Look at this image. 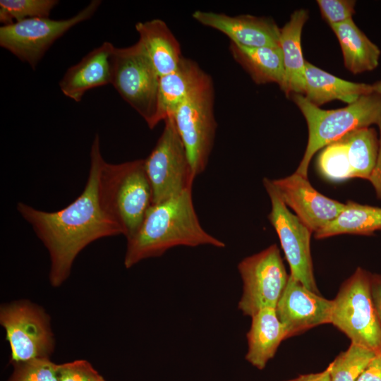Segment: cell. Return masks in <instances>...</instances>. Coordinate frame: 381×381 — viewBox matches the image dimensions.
<instances>
[{
    "instance_id": "obj_1",
    "label": "cell",
    "mask_w": 381,
    "mask_h": 381,
    "mask_svg": "<svg viewBox=\"0 0 381 381\" xmlns=\"http://www.w3.org/2000/svg\"><path fill=\"white\" fill-rule=\"evenodd\" d=\"M104 162L96 134L90 150V167L83 192L71 203L55 212L37 210L19 202L17 210L32 227L47 249L52 286H60L69 277L78 254L95 241L123 235L121 228L102 209L98 195L99 178Z\"/></svg>"
},
{
    "instance_id": "obj_2",
    "label": "cell",
    "mask_w": 381,
    "mask_h": 381,
    "mask_svg": "<svg viewBox=\"0 0 381 381\" xmlns=\"http://www.w3.org/2000/svg\"><path fill=\"white\" fill-rule=\"evenodd\" d=\"M126 240L124 265L127 269L143 260L161 256L176 246H226L201 226L194 208L192 189L152 205L138 230Z\"/></svg>"
},
{
    "instance_id": "obj_3",
    "label": "cell",
    "mask_w": 381,
    "mask_h": 381,
    "mask_svg": "<svg viewBox=\"0 0 381 381\" xmlns=\"http://www.w3.org/2000/svg\"><path fill=\"white\" fill-rule=\"evenodd\" d=\"M98 195L109 217L129 238L140 226L152 205V191L144 168V159L120 164L103 162Z\"/></svg>"
},
{
    "instance_id": "obj_4",
    "label": "cell",
    "mask_w": 381,
    "mask_h": 381,
    "mask_svg": "<svg viewBox=\"0 0 381 381\" xmlns=\"http://www.w3.org/2000/svg\"><path fill=\"white\" fill-rule=\"evenodd\" d=\"M305 117L308 140L303 157L295 172L308 178L310 160L315 152L352 131L370 127L381 120V96L373 92L359 97L346 107L324 110L301 94L291 96Z\"/></svg>"
},
{
    "instance_id": "obj_5",
    "label": "cell",
    "mask_w": 381,
    "mask_h": 381,
    "mask_svg": "<svg viewBox=\"0 0 381 381\" xmlns=\"http://www.w3.org/2000/svg\"><path fill=\"white\" fill-rule=\"evenodd\" d=\"M111 85L121 97L154 128L161 121L159 81L151 61L140 44L114 47L111 55Z\"/></svg>"
},
{
    "instance_id": "obj_6",
    "label": "cell",
    "mask_w": 381,
    "mask_h": 381,
    "mask_svg": "<svg viewBox=\"0 0 381 381\" xmlns=\"http://www.w3.org/2000/svg\"><path fill=\"white\" fill-rule=\"evenodd\" d=\"M371 274L361 267L341 286L333 299L331 324L352 343L381 352V326L370 292Z\"/></svg>"
},
{
    "instance_id": "obj_7",
    "label": "cell",
    "mask_w": 381,
    "mask_h": 381,
    "mask_svg": "<svg viewBox=\"0 0 381 381\" xmlns=\"http://www.w3.org/2000/svg\"><path fill=\"white\" fill-rule=\"evenodd\" d=\"M171 117L196 177L207 167L217 128L214 87L210 75L184 99Z\"/></svg>"
},
{
    "instance_id": "obj_8",
    "label": "cell",
    "mask_w": 381,
    "mask_h": 381,
    "mask_svg": "<svg viewBox=\"0 0 381 381\" xmlns=\"http://www.w3.org/2000/svg\"><path fill=\"white\" fill-rule=\"evenodd\" d=\"M146 159L144 168L152 191V205L192 189L193 174L187 152L171 116Z\"/></svg>"
},
{
    "instance_id": "obj_9",
    "label": "cell",
    "mask_w": 381,
    "mask_h": 381,
    "mask_svg": "<svg viewBox=\"0 0 381 381\" xmlns=\"http://www.w3.org/2000/svg\"><path fill=\"white\" fill-rule=\"evenodd\" d=\"M0 323L6 331L13 365L35 358H49L54 339L44 310L28 301L4 304L0 308Z\"/></svg>"
},
{
    "instance_id": "obj_10",
    "label": "cell",
    "mask_w": 381,
    "mask_h": 381,
    "mask_svg": "<svg viewBox=\"0 0 381 381\" xmlns=\"http://www.w3.org/2000/svg\"><path fill=\"white\" fill-rule=\"evenodd\" d=\"M101 1L93 0L76 15L67 19L34 18L2 25L0 45L33 69L56 40L71 28L90 19Z\"/></svg>"
},
{
    "instance_id": "obj_11",
    "label": "cell",
    "mask_w": 381,
    "mask_h": 381,
    "mask_svg": "<svg viewBox=\"0 0 381 381\" xmlns=\"http://www.w3.org/2000/svg\"><path fill=\"white\" fill-rule=\"evenodd\" d=\"M243 293L238 303L246 316L253 317L264 308H275L289 276L276 244L246 257L238 265Z\"/></svg>"
},
{
    "instance_id": "obj_12",
    "label": "cell",
    "mask_w": 381,
    "mask_h": 381,
    "mask_svg": "<svg viewBox=\"0 0 381 381\" xmlns=\"http://www.w3.org/2000/svg\"><path fill=\"white\" fill-rule=\"evenodd\" d=\"M263 185L271 202L268 219L275 229L286 259L290 275L311 291L319 294L313 273L310 253L313 233L292 214L279 197L272 180L264 178Z\"/></svg>"
},
{
    "instance_id": "obj_13",
    "label": "cell",
    "mask_w": 381,
    "mask_h": 381,
    "mask_svg": "<svg viewBox=\"0 0 381 381\" xmlns=\"http://www.w3.org/2000/svg\"><path fill=\"white\" fill-rule=\"evenodd\" d=\"M272 183L284 204L295 212L312 232L324 228L345 207V203L321 194L312 186L308 178L296 172L272 180Z\"/></svg>"
},
{
    "instance_id": "obj_14",
    "label": "cell",
    "mask_w": 381,
    "mask_h": 381,
    "mask_svg": "<svg viewBox=\"0 0 381 381\" xmlns=\"http://www.w3.org/2000/svg\"><path fill=\"white\" fill-rule=\"evenodd\" d=\"M333 300L314 293L290 274L275 308L286 339L320 325L331 323Z\"/></svg>"
},
{
    "instance_id": "obj_15",
    "label": "cell",
    "mask_w": 381,
    "mask_h": 381,
    "mask_svg": "<svg viewBox=\"0 0 381 381\" xmlns=\"http://www.w3.org/2000/svg\"><path fill=\"white\" fill-rule=\"evenodd\" d=\"M193 17L200 24L224 33L231 42L248 47H279L280 29L270 18L203 11H195Z\"/></svg>"
},
{
    "instance_id": "obj_16",
    "label": "cell",
    "mask_w": 381,
    "mask_h": 381,
    "mask_svg": "<svg viewBox=\"0 0 381 381\" xmlns=\"http://www.w3.org/2000/svg\"><path fill=\"white\" fill-rule=\"evenodd\" d=\"M114 47L111 42H104L70 67L59 82L63 94L80 102L87 91L111 84Z\"/></svg>"
},
{
    "instance_id": "obj_17",
    "label": "cell",
    "mask_w": 381,
    "mask_h": 381,
    "mask_svg": "<svg viewBox=\"0 0 381 381\" xmlns=\"http://www.w3.org/2000/svg\"><path fill=\"white\" fill-rule=\"evenodd\" d=\"M308 18L305 9L295 11L280 29L279 47L284 66V80L280 86L287 97L303 95L305 84V62L301 39L303 25Z\"/></svg>"
},
{
    "instance_id": "obj_18",
    "label": "cell",
    "mask_w": 381,
    "mask_h": 381,
    "mask_svg": "<svg viewBox=\"0 0 381 381\" xmlns=\"http://www.w3.org/2000/svg\"><path fill=\"white\" fill-rule=\"evenodd\" d=\"M373 92L372 85L343 80L308 61L305 62L303 95L308 101L318 107L334 99L350 104L361 96Z\"/></svg>"
},
{
    "instance_id": "obj_19",
    "label": "cell",
    "mask_w": 381,
    "mask_h": 381,
    "mask_svg": "<svg viewBox=\"0 0 381 381\" xmlns=\"http://www.w3.org/2000/svg\"><path fill=\"white\" fill-rule=\"evenodd\" d=\"M138 42L160 76L174 71L181 58L179 42L167 25L160 19L139 22L135 25Z\"/></svg>"
},
{
    "instance_id": "obj_20",
    "label": "cell",
    "mask_w": 381,
    "mask_h": 381,
    "mask_svg": "<svg viewBox=\"0 0 381 381\" xmlns=\"http://www.w3.org/2000/svg\"><path fill=\"white\" fill-rule=\"evenodd\" d=\"M246 337V361L259 370L265 368L275 355L280 343L286 339V329L275 308H264L253 317Z\"/></svg>"
},
{
    "instance_id": "obj_21",
    "label": "cell",
    "mask_w": 381,
    "mask_h": 381,
    "mask_svg": "<svg viewBox=\"0 0 381 381\" xmlns=\"http://www.w3.org/2000/svg\"><path fill=\"white\" fill-rule=\"evenodd\" d=\"M207 75L195 61L182 57L174 71L160 76L159 108L161 121L172 116L179 104Z\"/></svg>"
},
{
    "instance_id": "obj_22",
    "label": "cell",
    "mask_w": 381,
    "mask_h": 381,
    "mask_svg": "<svg viewBox=\"0 0 381 381\" xmlns=\"http://www.w3.org/2000/svg\"><path fill=\"white\" fill-rule=\"evenodd\" d=\"M330 27L339 42L344 66L349 71L357 74L373 71L378 66L380 49L352 18Z\"/></svg>"
},
{
    "instance_id": "obj_23",
    "label": "cell",
    "mask_w": 381,
    "mask_h": 381,
    "mask_svg": "<svg viewBox=\"0 0 381 381\" xmlns=\"http://www.w3.org/2000/svg\"><path fill=\"white\" fill-rule=\"evenodd\" d=\"M229 50L255 83L282 85L284 66L280 47H248L230 42Z\"/></svg>"
},
{
    "instance_id": "obj_24",
    "label": "cell",
    "mask_w": 381,
    "mask_h": 381,
    "mask_svg": "<svg viewBox=\"0 0 381 381\" xmlns=\"http://www.w3.org/2000/svg\"><path fill=\"white\" fill-rule=\"evenodd\" d=\"M378 230H381V207L349 200L333 221L315 233V238L322 239L340 234L370 236Z\"/></svg>"
},
{
    "instance_id": "obj_25",
    "label": "cell",
    "mask_w": 381,
    "mask_h": 381,
    "mask_svg": "<svg viewBox=\"0 0 381 381\" xmlns=\"http://www.w3.org/2000/svg\"><path fill=\"white\" fill-rule=\"evenodd\" d=\"M341 139L346 145L353 178L368 180L375 165L379 148L375 129L371 127L358 128Z\"/></svg>"
},
{
    "instance_id": "obj_26",
    "label": "cell",
    "mask_w": 381,
    "mask_h": 381,
    "mask_svg": "<svg viewBox=\"0 0 381 381\" xmlns=\"http://www.w3.org/2000/svg\"><path fill=\"white\" fill-rule=\"evenodd\" d=\"M376 353L352 343L329 365L331 381H357Z\"/></svg>"
},
{
    "instance_id": "obj_27",
    "label": "cell",
    "mask_w": 381,
    "mask_h": 381,
    "mask_svg": "<svg viewBox=\"0 0 381 381\" xmlns=\"http://www.w3.org/2000/svg\"><path fill=\"white\" fill-rule=\"evenodd\" d=\"M320 173L331 181H343L353 179L346 145L341 138L325 147L318 158Z\"/></svg>"
},
{
    "instance_id": "obj_28",
    "label": "cell",
    "mask_w": 381,
    "mask_h": 381,
    "mask_svg": "<svg viewBox=\"0 0 381 381\" xmlns=\"http://www.w3.org/2000/svg\"><path fill=\"white\" fill-rule=\"evenodd\" d=\"M56 0H1L0 21L3 25L34 18H49Z\"/></svg>"
},
{
    "instance_id": "obj_29",
    "label": "cell",
    "mask_w": 381,
    "mask_h": 381,
    "mask_svg": "<svg viewBox=\"0 0 381 381\" xmlns=\"http://www.w3.org/2000/svg\"><path fill=\"white\" fill-rule=\"evenodd\" d=\"M8 381H59V365L49 358H35L13 365Z\"/></svg>"
},
{
    "instance_id": "obj_30",
    "label": "cell",
    "mask_w": 381,
    "mask_h": 381,
    "mask_svg": "<svg viewBox=\"0 0 381 381\" xmlns=\"http://www.w3.org/2000/svg\"><path fill=\"white\" fill-rule=\"evenodd\" d=\"M321 15L330 25L352 18L356 1L352 0H318Z\"/></svg>"
},
{
    "instance_id": "obj_31",
    "label": "cell",
    "mask_w": 381,
    "mask_h": 381,
    "mask_svg": "<svg viewBox=\"0 0 381 381\" xmlns=\"http://www.w3.org/2000/svg\"><path fill=\"white\" fill-rule=\"evenodd\" d=\"M102 376L85 360L59 365V381H100Z\"/></svg>"
},
{
    "instance_id": "obj_32",
    "label": "cell",
    "mask_w": 381,
    "mask_h": 381,
    "mask_svg": "<svg viewBox=\"0 0 381 381\" xmlns=\"http://www.w3.org/2000/svg\"><path fill=\"white\" fill-rule=\"evenodd\" d=\"M357 381H381V352L376 353Z\"/></svg>"
},
{
    "instance_id": "obj_33",
    "label": "cell",
    "mask_w": 381,
    "mask_h": 381,
    "mask_svg": "<svg viewBox=\"0 0 381 381\" xmlns=\"http://www.w3.org/2000/svg\"><path fill=\"white\" fill-rule=\"evenodd\" d=\"M377 126L380 129L379 148L375 165L370 174L368 181L374 188L377 198L381 200V120Z\"/></svg>"
},
{
    "instance_id": "obj_34",
    "label": "cell",
    "mask_w": 381,
    "mask_h": 381,
    "mask_svg": "<svg viewBox=\"0 0 381 381\" xmlns=\"http://www.w3.org/2000/svg\"><path fill=\"white\" fill-rule=\"evenodd\" d=\"M370 292L375 311L381 326V275L371 274Z\"/></svg>"
},
{
    "instance_id": "obj_35",
    "label": "cell",
    "mask_w": 381,
    "mask_h": 381,
    "mask_svg": "<svg viewBox=\"0 0 381 381\" xmlns=\"http://www.w3.org/2000/svg\"><path fill=\"white\" fill-rule=\"evenodd\" d=\"M329 365L323 371L316 373L301 375L296 378L286 381H331Z\"/></svg>"
},
{
    "instance_id": "obj_36",
    "label": "cell",
    "mask_w": 381,
    "mask_h": 381,
    "mask_svg": "<svg viewBox=\"0 0 381 381\" xmlns=\"http://www.w3.org/2000/svg\"><path fill=\"white\" fill-rule=\"evenodd\" d=\"M373 92L381 96V80L377 81L372 85Z\"/></svg>"
},
{
    "instance_id": "obj_37",
    "label": "cell",
    "mask_w": 381,
    "mask_h": 381,
    "mask_svg": "<svg viewBox=\"0 0 381 381\" xmlns=\"http://www.w3.org/2000/svg\"><path fill=\"white\" fill-rule=\"evenodd\" d=\"M100 381H106L104 378H102Z\"/></svg>"
}]
</instances>
